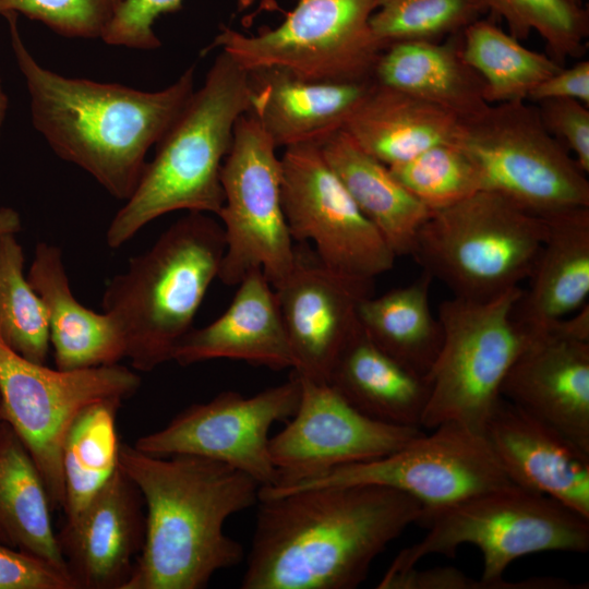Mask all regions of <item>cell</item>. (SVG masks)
Masks as SVG:
<instances>
[{
    "instance_id": "6da1fadb",
    "label": "cell",
    "mask_w": 589,
    "mask_h": 589,
    "mask_svg": "<svg viewBox=\"0 0 589 589\" xmlns=\"http://www.w3.org/2000/svg\"><path fill=\"white\" fill-rule=\"evenodd\" d=\"M242 589H353L423 507L376 484L323 485L260 498Z\"/></svg>"
},
{
    "instance_id": "7a4b0ae2",
    "label": "cell",
    "mask_w": 589,
    "mask_h": 589,
    "mask_svg": "<svg viewBox=\"0 0 589 589\" xmlns=\"http://www.w3.org/2000/svg\"><path fill=\"white\" fill-rule=\"evenodd\" d=\"M5 17L34 128L58 157L86 171L115 199L127 201L147 163V152L193 94L194 67L156 92L63 76L44 68L29 52L17 29V14Z\"/></svg>"
},
{
    "instance_id": "3957f363",
    "label": "cell",
    "mask_w": 589,
    "mask_h": 589,
    "mask_svg": "<svg viewBox=\"0 0 589 589\" xmlns=\"http://www.w3.org/2000/svg\"><path fill=\"white\" fill-rule=\"evenodd\" d=\"M119 468L146 506L144 542L123 589H201L243 560L227 519L259 502L261 484L219 461L159 457L121 443Z\"/></svg>"
},
{
    "instance_id": "277c9868",
    "label": "cell",
    "mask_w": 589,
    "mask_h": 589,
    "mask_svg": "<svg viewBox=\"0 0 589 589\" xmlns=\"http://www.w3.org/2000/svg\"><path fill=\"white\" fill-rule=\"evenodd\" d=\"M250 109L249 73L220 51L203 85L156 143L131 196L111 219L116 249L151 221L176 211L218 215L224 205L223 163L239 117Z\"/></svg>"
},
{
    "instance_id": "5b68a950",
    "label": "cell",
    "mask_w": 589,
    "mask_h": 589,
    "mask_svg": "<svg viewBox=\"0 0 589 589\" xmlns=\"http://www.w3.org/2000/svg\"><path fill=\"white\" fill-rule=\"evenodd\" d=\"M225 248L223 226L209 214L189 212L108 281L103 312L133 369L149 372L172 359L218 278Z\"/></svg>"
},
{
    "instance_id": "8992f818",
    "label": "cell",
    "mask_w": 589,
    "mask_h": 589,
    "mask_svg": "<svg viewBox=\"0 0 589 589\" xmlns=\"http://www.w3.org/2000/svg\"><path fill=\"white\" fill-rule=\"evenodd\" d=\"M428 532L402 549L385 574L414 567L428 555L453 556L461 545L483 556L481 580L486 589H563L565 579L531 577L507 581L515 560L533 553L589 550V519L556 500L516 484L488 491L423 517Z\"/></svg>"
},
{
    "instance_id": "52a82bcc",
    "label": "cell",
    "mask_w": 589,
    "mask_h": 589,
    "mask_svg": "<svg viewBox=\"0 0 589 589\" xmlns=\"http://www.w3.org/2000/svg\"><path fill=\"white\" fill-rule=\"evenodd\" d=\"M546 219L492 191L433 211L410 255L454 297L488 301L528 279L546 236Z\"/></svg>"
},
{
    "instance_id": "ba28073f",
    "label": "cell",
    "mask_w": 589,
    "mask_h": 589,
    "mask_svg": "<svg viewBox=\"0 0 589 589\" xmlns=\"http://www.w3.org/2000/svg\"><path fill=\"white\" fill-rule=\"evenodd\" d=\"M521 291L516 287L488 301L453 297L440 304L443 341L425 375L422 429L455 422L483 433L506 374L533 338L512 316Z\"/></svg>"
},
{
    "instance_id": "9c48e42d",
    "label": "cell",
    "mask_w": 589,
    "mask_h": 589,
    "mask_svg": "<svg viewBox=\"0 0 589 589\" xmlns=\"http://www.w3.org/2000/svg\"><path fill=\"white\" fill-rule=\"evenodd\" d=\"M478 168L483 191L542 217L589 207V181L526 100L492 104L459 121L454 140Z\"/></svg>"
},
{
    "instance_id": "30bf717a",
    "label": "cell",
    "mask_w": 589,
    "mask_h": 589,
    "mask_svg": "<svg viewBox=\"0 0 589 589\" xmlns=\"http://www.w3.org/2000/svg\"><path fill=\"white\" fill-rule=\"evenodd\" d=\"M378 0H297L274 28L247 35L224 26L205 49L219 48L245 71L278 69L318 82L373 80L384 50L370 20Z\"/></svg>"
},
{
    "instance_id": "8fae6325",
    "label": "cell",
    "mask_w": 589,
    "mask_h": 589,
    "mask_svg": "<svg viewBox=\"0 0 589 589\" xmlns=\"http://www.w3.org/2000/svg\"><path fill=\"white\" fill-rule=\"evenodd\" d=\"M276 149L252 112L239 117L220 171L224 205L217 215L226 243L218 278L227 286L260 269L276 288L294 264Z\"/></svg>"
},
{
    "instance_id": "7c38bea8",
    "label": "cell",
    "mask_w": 589,
    "mask_h": 589,
    "mask_svg": "<svg viewBox=\"0 0 589 589\" xmlns=\"http://www.w3.org/2000/svg\"><path fill=\"white\" fill-rule=\"evenodd\" d=\"M140 376L120 365L51 369L29 361L0 342V412L33 457L52 509H62L61 449L75 418L89 405L125 399Z\"/></svg>"
},
{
    "instance_id": "4fadbf2b",
    "label": "cell",
    "mask_w": 589,
    "mask_h": 589,
    "mask_svg": "<svg viewBox=\"0 0 589 589\" xmlns=\"http://www.w3.org/2000/svg\"><path fill=\"white\" fill-rule=\"evenodd\" d=\"M431 431L421 432L386 456L336 467L285 486L261 488L260 498L323 485L376 484L420 502L422 519L474 495L514 484L483 433L455 422Z\"/></svg>"
},
{
    "instance_id": "5bb4252c",
    "label": "cell",
    "mask_w": 589,
    "mask_h": 589,
    "mask_svg": "<svg viewBox=\"0 0 589 589\" xmlns=\"http://www.w3.org/2000/svg\"><path fill=\"white\" fill-rule=\"evenodd\" d=\"M281 200L293 241L340 275L374 280L397 257L325 160L320 145L287 147L280 157Z\"/></svg>"
},
{
    "instance_id": "9a60e30c",
    "label": "cell",
    "mask_w": 589,
    "mask_h": 589,
    "mask_svg": "<svg viewBox=\"0 0 589 589\" xmlns=\"http://www.w3.org/2000/svg\"><path fill=\"white\" fill-rule=\"evenodd\" d=\"M299 398L300 382L294 373L249 397L221 392L183 409L160 430L139 437L134 447L159 457L193 455L216 460L267 486L277 478L269 456V430L294 414Z\"/></svg>"
},
{
    "instance_id": "2e32d148",
    "label": "cell",
    "mask_w": 589,
    "mask_h": 589,
    "mask_svg": "<svg viewBox=\"0 0 589 589\" xmlns=\"http://www.w3.org/2000/svg\"><path fill=\"white\" fill-rule=\"evenodd\" d=\"M297 376V410L269 440L277 478L261 488L285 486L336 467L386 456L423 432L376 421L351 406L328 382Z\"/></svg>"
},
{
    "instance_id": "e0dca14e",
    "label": "cell",
    "mask_w": 589,
    "mask_h": 589,
    "mask_svg": "<svg viewBox=\"0 0 589 589\" xmlns=\"http://www.w3.org/2000/svg\"><path fill=\"white\" fill-rule=\"evenodd\" d=\"M373 280L347 277L325 267L315 253L296 247L292 269L275 293L294 357L293 373L328 382L340 351L359 329V303Z\"/></svg>"
},
{
    "instance_id": "ac0fdd59",
    "label": "cell",
    "mask_w": 589,
    "mask_h": 589,
    "mask_svg": "<svg viewBox=\"0 0 589 589\" xmlns=\"http://www.w3.org/2000/svg\"><path fill=\"white\" fill-rule=\"evenodd\" d=\"M143 498L119 468L57 540L76 589H123L145 533Z\"/></svg>"
},
{
    "instance_id": "d6986e66",
    "label": "cell",
    "mask_w": 589,
    "mask_h": 589,
    "mask_svg": "<svg viewBox=\"0 0 589 589\" xmlns=\"http://www.w3.org/2000/svg\"><path fill=\"white\" fill-rule=\"evenodd\" d=\"M501 396L589 453V341L550 329L533 335Z\"/></svg>"
},
{
    "instance_id": "ffe728a7",
    "label": "cell",
    "mask_w": 589,
    "mask_h": 589,
    "mask_svg": "<svg viewBox=\"0 0 589 589\" xmlns=\"http://www.w3.org/2000/svg\"><path fill=\"white\" fill-rule=\"evenodd\" d=\"M483 435L514 484L589 519V453L503 397Z\"/></svg>"
},
{
    "instance_id": "44dd1931",
    "label": "cell",
    "mask_w": 589,
    "mask_h": 589,
    "mask_svg": "<svg viewBox=\"0 0 589 589\" xmlns=\"http://www.w3.org/2000/svg\"><path fill=\"white\" fill-rule=\"evenodd\" d=\"M237 286L226 311L208 325L192 328L177 345L171 360L185 366L230 359L293 370L296 361L275 289L264 273L254 269Z\"/></svg>"
},
{
    "instance_id": "7402d4cb",
    "label": "cell",
    "mask_w": 589,
    "mask_h": 589,
    "mask_svg": "<svg viewBox=\"0 0 589 589\" xmlns=\"http://www.w3.org/2000/svg\"><path fill=\"white\" fill-rule=\"evenodd\" d=\"M248 73L249 111L277 148L321 145L344 129L374 84L308 81L278 69Z\"/></svg>"
},
{
    "instance_id": "603a6c76",
    "label": "cell",
    "mask_w": 589,
    "mask_h": 589,
    "mask_svg": "<svg viewBox=\"0 0 589 589\" xmlns=\"http://www.w3.org/2000/svg\"><path fill=\"white\" fill-rule=\"evenodd\" d=\"M546 236L529 286L514 303V322L536 335L582 308L589 297V207L544 217Z\"/></svg>"
},
{
    "instance_id": "cb8c5ba5",
    "label": "cell",
    "mask_w": 589,
    "mask_h": 589,
    "mask_svg": "<svg viewBox=\"0 0 589 589\" xmlns=\"http://www.w3.org/2000/svg\"><path fill=\"white\" fill-rule=\"evenodd\" d=\"M27 279L47 312L57 369L111 365L125 357L123 339L109 316L87 309L72 293L59 247L37 243Z\"/></svg>"
},
{
    "instance_id": "d4e9b609",
    "label": "cell",
    "mask_w": 589,
    "mask_h": 589,
    "mask_svg": "<svg viewBox=\"0 0 589 589\" xmlns=\"http://www.w3.org/2000/svg\"><path fill=\"white\" fill-rule=\"evenodd\" d=\"M461 33L446 41L390 44L380 55L373 80L445 109L460 120L479 113L490 104L484 97L483 80L464 58Z\"/></svg>"
},
{
    "instance_id": "484cf974",
    "label": "cell",
    "mask_w": 589,
    "mask_h": 589,
    "mask_svg": "<svg viewBox=\"0 0 589 589\" xmlns=\"http://www.w3.org/2000/svg\"><path fill=\"white\" fill-rule=\"evenodd\" d=\"M328 383L357 410L376 421L422 429L429 398L425 376L381 349L361 326L337 357Z\"/></svg>"
},
{
    "instance_id": "4316f807",
    "label": "cell",
    "mask_w": 589,
    "mask_h": 589,
    "mask_svg": "<svg viewBox=\"0 0 589 589\" xmlns=\"http://www.w3.org/2000/svg\"><path fill=\"white\" fill-rule=\"evenodd\" d=\"M459 121L445 109L374 81L342 130L389 167L454 142Z\"/></svg>"
},
{
    "instance_id": "83f0119b",
    "label": "cell",
    "mask_w": 589,
    "mask_h": 589,
    "mask_svg": "<svg viewBox=\"0 0 589 589\" xmlns=\"http://www.w3.org/2000/svg\"><path fill=\"white\" fill-rule=\"evenodd\" d=\"M320 148L362 214L376 227L396 256L410 255L429 211L344 130Z\"/></svg>"
},
{
    "instance_id": "f1b7e54d",
    "label": "cell",
    "mask_w": 589,
    "mask_h": 589,
    "mask_svg": "<svg viewBox=\"0 0 589 589\" xmlns=\"http://www.w3.org/2000/svg\"><path fill=\"white\" fill-rule=\"evenodd\" d=\"M39 470L15 431L0 422V543L67 572ZM70 575V574H69Z\"/></svg>"
},
{
    "instance_id": "f546056e",
    "label": "cell",
    "mask_w": 589,
    "mask_h": 589,
    "mask_svg": "<svg viewBox=\"0 0 589 589\" xmlns=\"http://www.w3.org/2000/svg\"><path fill=\"white\" fill-rule=\"evenodd\" d=\"M433 278L426 272L412 283L359 303L361 328L381 349L425 376L443 341V328L430 304Z\"/></svg>"
},
{
    "instance_id": "4dcf8cb0",
    "label": "cell",
    "mask_w": 589,
    "mask_h": 589,
    "mask_svg": "<svg viewBox=\"0 0 589 589\" xmlns=\"http://www.w3.org/2000/svg\"><path fill=\"white\" fill-rule=\"evenodd\" d=\"M121 401L111 398L87 406L67 432L61 449L65 520L76 516L118 468Z\"/></svg>"
},
{
    "instance_id": "1f68e13d",
    "label": "cell",
    "mask_w": 589,
    "mask_h": 589,
    "mask_svg": "<svg viewBox=\"0 0 589 589\" xmlns=\"http://www.w3.org/2000/svg\"><path fill=\"white\" fill-rule=\"evenodd\" d=\"M461 38L464 58L483 80L490 105L528 99L538 84L563 68L549 55L527 49L490 20L476 21Z\"/></svg>"
},
{
    "instance_id": "d6a6232c",
    "label": "cell",
    "mask_w": 589,
    "mask_h": 589,
    "mask_svg": "<svg viewBox=\"0 0 589 589\" xmlns=\"http://www.w3.org/2000/svg\"><path fill=\"white\" fill-rule=\"evenodd\" d=\"M24 251L16 235L0 239V342L21 357L46 363L50 349L48 317L24 275Z\"/></svg>"
},
{
    "instance_id": "836d02e7",
    "label": "cell",
    "mask_w": 589,
    "mask_h": 589,
    "mask_svg": "<svg viewBox=\"0 0 589 589\" xmlns=\"http://www.w3.org/2000/svg\"><path fill=\"white\" fill-rule=\"evenodd\" d=\"M485 13V0H378L370 24L385 49L397 41H440L461 33Z\"/></svg>"
},
{
    "instance_id": "e575fe53",
    "label": "cell",
    "mask_w": 589,
    "mask_h": 589,
    "mask_svg": "<svg viewBox=\"0 0 589 589\" xmlns=\"http://www.w3.org/2000/svg\"><path fill=\"white\" fill-rule=\"evenodd\" d=\"M489 13L504 20L508 33L518 40L536 32L544 40L549 56L563 65L586 50L589 14L584 5L565 0H485Z\"/></svg>"
},
{
    "instance_id": "d590c367",
    "label": "cell",
    "mask_w": 589,
    "mask_h": 589,
    "mask_svg": "<svg viewBox=\"0 0 589 589\" xmlns=\"http://www.w3.org/2000/svg\"><path fill=\"white\" fill-rule=\"evenodd\" d=\"M388 168L397 181L431 212L483 191L478 168L454 142L432 146Z\"/></svg>"
},
{
    "instance_id": "8d00e7d4",
    "label": "cell",
    "mask_w": 589,
    "mask_h": 589,
    "mask_svg": "<svg viewBox=\"0 0 589 589\" xmlns=\"http://www.w3.org/2000/svg\"><path fill=\"white\" fill-rule=\"evenodd\" d=\"M124 0H0V14H23L67 38L101 39Z\"/></svg>"
},
{
    "instance_id": "74e56055",
    "label": "cell",
    "mask_w": 589,
    "mask_h": 589,
    "mask_svg": "<svg viewBox=\"0 0 589 589\" xmlns=\"http://www.w3.org/2000/svg\"><path fill=\"white\" fill-rule=\"evenodd\" d=\"M257 0H238L239 9H245ZM271 2L273 0H261ZM182 0H124L101 40L111 46L137 50H154L161 43L154 31L158 16L177 12Z\"/></svg>"
},
{
    "instance_id": "f35d334b",
    "label": "cell",
    "mask_w": 589,
    "mask_h": 589,
    "mask_svg": "<svg viewBox=\"0 0 589 589\" xmlns=\"http://www.w3.org/2000/svg\"><path fill=\"white\" fill-rule=\"evenodd\" d=\"M546 130L589 172V106L570 98H552L537 103Z\"/></svg>"
},
{
    "instance_id": "ab89813d",
    "label": "cell",
    "mask_w": 589,
    "mask_h": 589,
    "mask_svg": "<svg viewBox=\"0 0 589 589\" xmlns=\"http://www.w3.org/2000/svg\"><path fill=\"white\" fill-rule=\"evenodd\" d=\"M0 589H76L71 576L29 553L0 543Z\"/></svg>"
},
{
    "instance_id": "60d3db41",
    "label": "cell",
    "mask_w": 589,
    "mask_h": 589,
    "mask_svg": "<svg viewBox=\"0 0 589 589\" xmlns=\"http://www.w3.org/2000/svg\"><path fill=\"white\" fill-rule=\"evenodd\" d=\"M552 98H570L589 106V61L580 60L570 68L560 71L538 84L528 99L539 103Z\"/></svg>"
},
{
    "instance_id": "b9f144b4",
    "label": "cell",
    "mask_w": 589,
    "mask_h": 589,
    "mask_svg": "<svg viewBox=\"0 0 589 589\" xmlns=\"http://www.w3.org/2000/svg\"><path fill=\"white\" fill-rule=\"evenodd\" d=\"M21 229L20 214L12 207L0 206V239L9 233L16 235Z\"/></svg>"
},
{
    "instance_id": "7bdbcfd3",
    "label": "cell",
    "mask_w": 589,
    "mask_h": 589,
    "mask_svg": "<svg viewBox=\"0 0 589 589\" xmlns=\"http://www.w3.org/2000/svg\"><path fill=\"white\" fill-rule=\"evenodd\" d=\"M8 104H9L8 96L2 87V82L0 77V133H1L3 122L5 120V117H7Z\"/></svg>"
},
{
    "instance_id": "ee69618b",
    "label": "cell",
    "mask_w": 589,
    "mask_h": 589,
    "mask_svg": "<svg viewBox=\"0 0 589 589\" xmlns=\"http://www.w3.org/2000/svg\"><path fill=\"white\" fill-rule=\"evenodd\" d=\"M565 1L574 5H582L581 0H565Z\"/></svg>"
},
{
    "instance_id": "f6af8a7d",
    "label": "cell",
    "mask_w": 589,
    "mask_h": 589,
    "mask_svg": "<svg viewBox=\"0 0 589 589\" xmlns=\"http://www.w3.org/2000/svg\"><path fill=\"white\" fill-rule=\"evenodd\" d=\"M0 407H1V404H0ZM3 421L2 417H1V412H0V422Z\"/></svg>"
}]
</instances>
